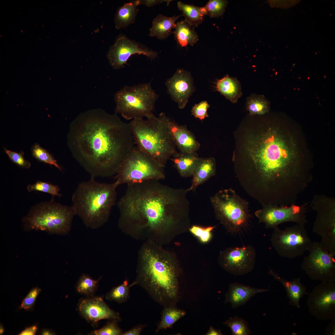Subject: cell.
I'll list each match as a JSON object with an SVG mask.
<instances>
[{
	"label": "cell",
	"instance_id": "6da1fadb",
	"mask_svg": "<svg viewBox=\"0 0 335 335\" xmlns=\"http://www.w3.org/2000/svg\"><path fill=\"white\" fill-rule=\"evenodd\" d=\"M189 192L156 180L127 184L117 203L119 228L134 239L158 244L161 233L174 228L188 213Z\"/></svg>",
	"mask_w": 335,
	"mask_h": 335
},
{
	"label": "cell",
	"instance_id": "7a4b0ae2",
	"mask_svg": "<svg viewBox=\"0 0 335 335\" xmlns=\"http://www.w3.org/2000/svg\"><path fill=\"white\" fill-rule=\"evenodd\" d=\"M69 139L74 157L94 178L116 175L135 144L128 123L100 109L78 116Z\"/></svg>",
	"mask_w": 335,
	"mask_h": 335
},
{
	"label": "cell",
	"instance_id": "3957f363",
	"mask_svg": "<svg viewBox=\"0 0 335 335\" xmlns=\"http://www.w3.org/2000/svg\"><path fill=\"white\" fill-rule=\"evenodd\" d=\"M158 246L154 241H145L138 252L136 277L131 284L139 285L159 304L173 306L179 290L176 268Z\"/></svg>",
	"mask_w": 335,
	"mask_h": 335
},
{
	"label": "cell",
	"instance_id": "277c9868",
	"mask_svg": "<svg viewBox=\"0 0 335 335\" xmlns=\"http://www.w3.org/2000/svg\"><path fill=\"white\" fill-rule=\"evenodd\" d=\"M117 186L115 182L100 183L92 177L80 183L72 198L75 216L88 228L96 229L103 226L115 204Z\"/></svg>",
	"mask_w": 335,
	"mask_h": 335
},
{
	"label": "cell",
	"instance_id": "5b68a950",
	"mask_svg": "<svg viewBox=\"0 0 335 335\" xmlns=\"http://www.w3.org/2000/svg\"><path fill=\"white\" fill-rule=\"evenodd\" d=\"M135 144L164 168L177 152L170 132L159 114L145 119H133L128 123Z\"/></svg>",
	"mask_w": 335,
	"mask_h": 335
},
{
	"label": "cell",
	"instance_id": "8992f818",
	"mask_svg": "<svg viewBox=\"0 0 335 335\" xmlns=\"http://www.w3.org/2000/svg\"><path fill=\"white\" fill-rule=\"evenodd\" d=\"M75 216L72 205H62L53 199L34 207L23 221L28 229L65 235L70 231Z\"/></svg>",
	"mask_w": 335,
	"mask_h": 335
},
{
	"label": "cell",
	"instance_id": "52a82bcc",
	"mask_svg": "<svg viewBox=\"0 0 335 335\" xmlns=\"http://www.w3.org/2000/svg\"><path fill=\"white\" fill-rule=\"evenodd\" d=\"M158 97L150 83L125 86L114 95L115 114H119L127 120L153 117Z\"/></svg>",
	"mask_w": 335,
	"mask_h": 335
},
{
	"label": "cell",
	"instance_id": "ba28073f",
	"mask_svg": "<svg viewBox=\"0 0 335 335\" xmlns=\"http://www.w3.org/2000/svg\"><path fill=\"white\" fill-rule=\"evenodd\" d=\"M163 168L137 146H134L125 158L116 174V185L141 182L150 180H163Z\"/></svg>",
	"mask_w": 335,
	"mask_h": 335
},
{
	"label": "cell",
	"instance_id": "9c48e42d",
	"mask_svg": "<svg viewBox=\"0 0 335 335\" xmlns=\"http://www.w3.org/2000/svg\"><path fill=\"white\" fill-rule=\"evenodd\" d=\"M210 200L217 217L230 232L236 234L247 226L250 217L248 203L234 190H220Z\"/></svg>",
	"mask_w": 335,
	"mask_h": 335
},
{
	"label": "cell",
	"instance_id": "30bf717a",
	"mask_svg": "<svg viewBox=\"0 0 335 335\" xmlns=\"http://www.w3.org/2000/svg\"><path fill=\"white\" fill-rule=\"evenodd\" d=\"M310 205L316 212L313 232L319 235L320 242L328 252L335 255V198L315 195Z\"/></svg>",
	"mask_w": 335,
	"mask_h": 335
},
{
	"label": "cell",
	"instance_id": "8fae6325",
	"mask_svg": "<svg viewBox=\"0 0 335 335\" xmlns=\"http://www.w3.org/2000/svg\"><path fill=\"white\" fill-rule=\"evenodd\" d=\"M270 241L272 245L280 256L293 259L308 251L312 241L304 225L297 224L282 230L274 228Z\"/></svg>",
	"mask_w": 335,
	"mask_h": 335
},
{
	"label": "cell",
	"instance_id": "7c38bea8",
	"mask_svg": "<svg viewBox=\"0 0 335 335\" xmlns=\"http://www.w3.org/2000/svg\"><path fill=\"white\" fill-rule=\"evenodd\" d=\"M302 263V269L311 279L323 282H333L335 278L334 256L320 242H312Z\"/></svg>",
	"mask_w": 335,
	"mask_h": 335
},
{
	"label": "cell",
	"instance_id": "4fadbf2b",
	"mask_svg": "<svg viewBox=\"0 0 335 335\" xmlns=\"http://www.w3.org/2000/svg\"><path fill=\"white\" fill-rule=\"evenodd\" d=\"M310 202L301 205L293 204L289 206L269 204L256 211L255 215L259 223H264L266 229H274L280 224L293 222L305 225L307 223L306 214Z\"/></svg>",
	"mask_w": 335,
	"mask_h": 335
},
{
	"label": "cell",
	"instance_id": "5bb4252c",
	"mask_svg": "<svg viewBox=\"0 0 335 335\" xmlns=\"http://www.w3.org/2000/svg\"><path fill=\"white\" fill-rule=\"evenodd\" d=\"M256 253L251 245L227 249L222 257V264L229 272L235 275H243L251 272L256 262Z\"/></svg>",
	"mask_w": 335,
	"mask_h": 335
},
{
	"label": "cell",
	"instance_id": "9a60e30c",
	"mask_svg": "<svg viewBox=\"0 0 335 335\" xmlns=\"http://www.w3.org/2000/svg\"><path fill=\"white\" fill-rule=\"evenodd\" d=\"M142 54L150 59H154L158 53L140 46L126 36L120 35L110 48L107 56L109 63L114 69L125 66L129 58L135 54Z\"/></svg>",
	"mask_w": 335,
	"mask_h": 335
},
{
	"label": "cell",
	"instance_id": "2e32d148",
	"mask_svg": "<svg viewBox=\"0 0 335 335\" xmlns=\"http://www.w3.org/2000/svg\"><path fill=\"white\" fill-rule=\"evenodd\" d=\"M165 84L168 93L178 104L179 108H184L194 91L190 74L183 69H178Z\"/></svg>",
	"mask_w": 335,
	"mask_h": 335
},
{
	"label": "cell",
	"instance_id": "e0dca14e",
	"mask_svg": "<svg viewBox=\"0 0 335 335\" xmlns=\"http://www.w3.org/2000/svg\"><path fill=\"white\" fill-rule=\"evenodd\" d=\"M78 309L81 315L87 320L96 322L103 319L121 320L118 313L111 309L103 299L95 297L85 299L80 303Z\"/></svg>",
	"mask_w": 335,
	"mask_h": 335
},
{
	"label": "cell",
	"instance_id": "ac0fdd59",
	"mask_svg": "<svg viewBox=\"0 0 335 335\" xmlns=\"http://www.w3.org/2000/svg\"><path fill=\"white\" fill-rule=\"evenodd\" d=\"M161 117L176 144L182 152H196L200 145L194 134L184 126L180 125L168 118L164 113Z\"/></svg>",
	"mask_w": 335,
	"mask_h": 335
},
{
	"label": "cell",
	"instance_id": "d6986e66",
	"mask_svg": "<svg viewBox=\"0 0 335 335\" xmlns=\"http://www.w3.org/2000/svg\"><path fill=\"white\" fill-rule=\"evenodd\" d=\"M269 290L252 287L238 283L231 284L226 295L225 303H230L235 308L245 304L252 297L258 293Z\"/></svg>",
	"mask_w": 335,
	"mask_h": 335
},
{
	"label": "cell",
	"instance_id": "ffe728a7",
	"mask_svg": "<svg viewBox=\"0 0 335 335\" xmlns=\"http://www.w3.org/2000/svg\"><path fill=\"white\" fill-rule=\"evenodd\" d=\"M215 172V162L213 158H200L192 176L191 185L187 189L188 190H194L199 185L213 176Z\"/></svg>",
	"mask_w": 335,
	"mask_h": 335
},
{
	"label": "cell",
	"instance_id": "44dd1931",
	"mask_svg": "<svg viewBox=\"0 0 335 335\" xmlns=\"http://www.w3.org/2000/svg\"><path fill=\"white\" fill-rule=\"evenodd\" d=\"M312 308L319 314L331 312L335 304V291L334 287L321 288L311 298Z\"/></svg>",
	"mask_w": 335,
	"mask_h": 335
},
{
	"label": "cell",
	"instance_id": "7402d4cb",
	"mask_svg": "<svg viewBox=\"0 0 335 335\" xmlns=\"http://www.w3.org/2000/svg\"><path fill=\"white\" fill-rule=\"evenodd\" d=\"M172 157L171 160L181 177H186L192 176L200 159L196 152H180Z\"/></svg>",
	"mask_w": 335,
	"mask_h": 335
},
{
	"label": "cell",
	"instance_id": "603a6c76",
	"mask_svg": "<svg viewBox=\"0 0 335 335\" xmlns=\"http://www.w3.org/2000/svg\"><path fill=\"white\" fill-rule=\"evenodd\" d=\"M182 16L169 17L159 14L152 21V25L150 29L149 36H155L160 39L166 38L173 33L172 29L175 28L176 21Z\"/></svg>",
	"mask_w": 335,
	"mask_h": 335
},
{
	"label": "cell",
	"instance_id": "cb8c5ba5",
	"mask_svg": "<svg viewBox=\"0 0 335 335\" xmlns=\"http://www.w3.org/2000/svg\"><path fill=\"white\" fill-rule=\"evenodd\" d=\"M215 89L233 103L236 102L242 95L239 82L228 75L217 81Z\"/></svg>",
	"mask_w": 335,
	"mask_h": 335
},
{
	"label": "cell",
	"instance_id": "d4e9b609",
	"mask_svg": "<svg viewBox=\"0 0 335 335\" xmlns=\"http://www.w3.org/2000/svg\"><path fill=\"white\" fill-rule=\"evenodd\" d=\"M173 33L178 43L182 47L193 46L199 40L194 27L186 21L182 20L176 23Z\"/></svg>",
	"mask_w": 335,
	"mask_h": 335
},
{
	"label": "cell",
	"instance_id": "484cf974",
	"mask_svg": "<svg viewBox=\"0 0 335 335\" xmlns=\"http://www.w3.org/2000/svg\"><path fill=\"white\" fill-rule=\"evenodd\" d=\"M139 5V0L133 1L125 4L118 10L115 18L116 29L126 28L134 22L138 11L136 7Z\"/></svg>",
	"mask_w": 335,
	"mask_h": 335
},
{
	"label": "cell",
	"instance_id": "4316f807",
	"mask_svg": "<svg viewBox=\"0 0 335 335\" xmlns=\"http://www.w3.org/2000/svg\"><path fill=\"white\" fill-rule=\"evenodd\" d=\"M178 9L182 11L185 20L192 26L197 27L203 21L206 15L204 7H199L179 1L177 3Z\"/></svg>",
	"mask_w": 335,
	"mask_h": 335
},
{
	"label": "cell",
	"instance_id": "83f0119b",
	"mask_svg": "<svg viewBox=\"0 0 335 335\" xmlns=\"http://www.w3.org/2000/svg\"><path fill=\"white\" fill-rule=\"evenodd\" d=\"M269 274L284 285L292 304L299 306V300L304 290L300 279H296L291 281H288L280 277L271 269H270Z\"/></svg>",
	"mask_w": 335,
	"mask_h": 335
},
{
	"label": "cell",
	"instance_id": "f1b7e54d",
	"mask_svg": "<svg viewBox=\"0 0 335 335\" xmlns=\"http://www.w3.org/2000/svg\"><path fill=\"white\" fill-rule=\"evenodd\" d=\"M185 315L183 311L173 306H165L163 310L161 320L158 325L156 332L170 328Z\"/></svg>",
	"mask_w": 335,
	"mask_h": 335
},
{
	"label": "cell",
	"instance_id": "f546056e",
	"mask_svg": "<svg viewBox=\"0 0 335 335\" xmlns=\"http://www.w3.org/2000/svg\"><path fill=\"white\" fill-rule=\"evenodd\" d=\"M132 286L129 285L126 279L120 285L112 289L106 295L105 298L110 301H113L119 303L127 301L130 297V288Z\"/></svg>",
	"mask_w": 335,
	"mask_h": 335
},
{
	"label": "cell",
	"instance_id": "4dcf8cb0",
	"mask_svg": "<svg viewBox=\"0 0 335 335\" xmlns=\"http://www.w3.org/2000/svg\"><path fill=\"white\" fill-rule=\"evenodd\" d=\"M268 101L261 95H254L247 99V110L252 114H264L267 112L269 108Z\"/></svg>",
	"mask_w": 335,
	"mask_h": 335
},
{
	"label": "cell",
	"instance_id": "1f68e13d",
	"mask_svg": "<svg viewBox=\"0 0 335 335\" xmlns=\"http://www.w3.org/2000/svg\"><path fill=\"white\" fill-rule=\"evenodd\" d=\"M224 324L230 329L233 335H249L251 331L248 322L237 316L230 317Z\"/></svg>",
	"mask_w": 335,
	"mask_h": 335
},
{
	"label": "cell",
	"instance_id": "d6a6232c",
	"mask_svg": "<svg viewBox=\"0 0 335 335\" xmlns=\"http://www.w3.org/2000/svg\"><path fill=\"white\" fill-rule=\"evenodd\" d=\"M100 279L94 280L87 275L82 274L78 282L77 290L78 293L82 294L87 296L91 295L96 290Z\"/></svg>",
	"mask_w": 335,
	"mask_h": 335
},
{
	"label": "cell",
	"instance_id": "836d02e7",
	"mask_svg": "<svg viewBox=\"0 0 335 335\" xmlns=\"http://www.w3.org/2000/svg\"><path fill=\"white\" fill-rule=\"evenodd\" d=\"M228 2L226 0H210L204 6L206 15L211 18L222 16L225 12Z\"/></svg>",
	"mask_w": 335,
	"mask_h": 335
},
{
	"label": "cell",
	"instance_id": "e575fe53",
	"mask_svg": "<svg viewBox=\"0 0 335 335\" xmlns=\"http://www.w3.org/2000/svg\"><path fill=\"white\" fill-rule=\"evenodd\" d=\"M32 151L33 156L39 161L53 165L60 170H62L61 167L58 164L53 157L38 144H36L33 146Z\"/></svg>",
	"mask_w": 335,
	"mask_h": 335
},
{
	"label": "cell",
	"instance_id": "d590c367",
	"mask_svg": "<svg viewBox=\"0 0 335 335\" xmlns=\"http://www.w3.org/2000/svg\"><path fill=\"white\" fill-rule=\"evenodd\" d=\"M27 189L29 192L41 191L48 193L53 196L60 197L61 195L59 192L60 188L58 186L42 181H38L34 184L29 185Z\"/></svg>",
	"mask_w": 335,
	"mask_h": 335
},
{
	"label": "cell",
	"instance_id": "8d00e7d4",
	"mask_svg": "<svg viewBox=\"0 0 335 335\" xmlns=\"http://www.w3.org/2000/svg\"><path fill=\"white\" fill-rule=\"evenodd\" d=\"M118 321L111 320L105 325L100 329L92 332L90 335H119L123 333L118 327Z\"/></svg>",
	"mask_w": 335,
	"mask_h": 335
},
{
	"label": "cell",
	"instance_id": "74e56055",
	"mask_svg": "<svg viewBox=\"0 0 335 335\" xmlns=\"http://www.w3.org/2000/svg\"><path fill=\"white\" fill-rule=\"evenodd\" d=\"M214 226H209L206 228L194 226L190 229V232L196 236L198 237L201 241L206 242L211 239V231Z\"/></svg>",
	"mask_w": 335,
	"mask_h": 335
},
{
	"label": "cell",
	"instance_id": "f35d334b",
	"mask_svg": "<svg viewBox=\"0 0 335 335\" xmlns=\"http://www.w3.org/2000/svg\"><path fill=\"white\" fill-rule=\"evenodd\" d=\"M209 107L206 101H202L193 107L191 110L192 114L195 118L202 121L208 117L207 110Z\"/></svg>",
	"mask_w": 335,
	"mask_h": 335
},
{
	"label": "cell",
	"instance_id": "ab89813d",
	"mask_svg": "<svg viewBox=\"0 0 335 335\" xmlns=\"http://www.w3.org/2000/svg\"><path fill=\"white\" fill-rule=\"evenodd\" d=\"M41 291V289L37 287L32 289L23 299L21 304V308L26 310L32 309Z\"/></svg>",
	"mask_w": 335,
	"mask_h": 335
},
{
	"label": "cell",
	"instance_id": "60d3db41",
	"mask_svg": "<svg viewBox=\"0 0 335 335\" xmlns=\"http://www.w3.org/2000/svg\"><path fill=\"white\" fill-rule=\"evenodd\" d=\"M5 152L9 159L14 163L19 166L25 168H29L31 164L29 162L25 159L23 154L5 150Z\"/></svg>",
	"mask_w": 335,
	"mask_h": 335
},
{
	"label": "cell",
	"instance_id": "b9f144b4",
	"mask_svg": "<svg viewBox=\"0 0 335 335\" xmlns=\"http://www.w3.org/2000/svg\"><path fill=\"white\" fill-rule=\"evenodd\" d=\"M146 325L139 324L135 326L129 330L123 333V335H139L141 333Z\"/></svg>",
	"mask_w": 335,
	"mask_h": 335
},
{
	"label": "cell",
	"instance_id": "7bdbcfd3",
	"mask_svg": "<svg viewBox=\"0 0 335 335\" xmlns=\"http://www.w3.org/2000/svg\"><path fill=\"white\" fill-rule=\"evenodd\" d=\"M171 1L168 0H139V1L140 4H143L147 7H150L158 4L162 3L164 2H166L168 5Z\"/></svg>",
	"mask_w": 335,
	"mask_h": 335
},
{
	"label": "cell",
	"instance_id": "ee69618b",
	"mask_svg": "<svg viewBox=\"0 0 335 335\" xmlns=\"http://www.w3.org/2000/svg\"><path fill=\"white\" fill-rule=\"evenodd\" d=\"M37 330V327L36 325L28 327L23 330L19 334V335H34Z\"/></svg>",
	"mask_w": 335,
	"mask_h": 335
},
{
	"label": "cell",
	"instance_id": "f6af8a7d",
	"mask_svg": "<svg viewBox=\"0 0 335 335\" xmlns=\"http://www.w3.org/2000/svg\"><path fill=\"white\" fill-rule=\"evenodd\" d=\"M207 335H221L222 333L220 330L216 329L212 327H211L208 332Z\"/></svg>",
	"mask_w": 335,
	"mask_h": 335
},
{
	"label": "cell",
	"instance_id": "bcb514c9",
	"mask_svg": "<svg viewBox=\"0 0 335 335\" xmlns=\"http://www.w3.org/2000/svg\"><path fill=\"white\" fill-rule=\"evenodd\" d=\"M42 335H54L55 333L51 330L49 329H43L41 332Z\"/></svg>",
	"mask_w": 335,
	"mask_h": 335
},
{
	"label": "cell",
	"instance_id": "7dc6e473",
	"mask_svg": "<svg viewBox=\"0 0 335 335\" xmlns=\"http://www.w3.org/2000/svg\"><path fill=\"white\" fill-rule=\"evenodd\" d=\"M4 332V328L2 324H0V335L3 334Z\"/></svg>",
	"mask_w": 335,
	"mask_h": 335
}]
</instances>
